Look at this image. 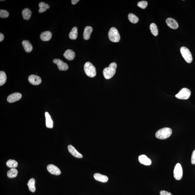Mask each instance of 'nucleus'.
<instances>
[{
  "label": "nucleus",
  "instance_id": "obj_1",
  "mask_svg": "<svg viewBox=\"0 0 195 195\" xmlns=\"http://www.w3.org/2000/svg\"><path fill=\"white\" fill-rule=\"evenodd\" d=\"M117 65L116 63H111L109 66L107 67L103 70V73L104 76L106 79H109L114 76L116 73Z\"/></svg>",
  "mask_w": 195,
  "mask_h": 195
},
{
  "label": "nucleus",
  "instance_id": "obj_2",
  "mask_svg": "<svg viewBox=\"0 0 195 195\" xmlns=\"http://www.w3.org/2000/svg\"><path fill=\"white\" fill-rule=\"evenodd\" d=\"M172 133L171 129L169 128H164L157 132L155 134V136L159 139H166L170 136Z\"/></svg>",
  "mask_w": 195,
  "mask_h": 195
},
{
  "label": "nucleus",
  "instance_id": "obj_3",
  "mask_svg": "<svg viewBox=\"0 0 195 195\" xmlns=\"http://www.w3.org/2000/svg\"><path fill=\"white\" fill-rule=\"evenodd\" d=\"M84 70L86 75L90 78H94L96 75V69L90 62H87L85 64Z\"/></svg>",
  "mask_w": 195,
  "mask_h": 195
},
{
  "label": "nucleus",
  "instance_id": "obj_4",
  "mask_svg": "<svg viewBox=\"0 0 195 195\" xmlns=\"http://www.w3.org/2000/svg\"><path fill=\"white\" fill-rule=\"evenodd\" d=\"M109 40L113 43H118L120 41V36L118 31L115 28L113 27L109 30Z\"/></svg>",
  "mask_w": 195,
  "mask_h": 195
},
{
  "label": "nucleus",
  "instance_id": "obj_5",
  "mask_svg": "<svg viewBox=\"0 0 195 195\" xmlns=\"http://www.w3.org/2000/svg\"><path fill=\"white\" fill-rule=\"evenodd\" d=\"M180 52L182 57L186 62L190 63L193 60L192 55L189 50L185 47H182L180 49Z\"/></svg>",
  "mask_w": 195,
  "mask_h": 195
},
{
  "label": "nucleus",
  "instance_id": "obj_6",
  "mask_svg": "<svg viewBox=\"0 0 195 195\" xmlns=\"http://www.w3.org/2000/svg\"><path fill=\"white\" fill-rule=\"evenodd\" d=\"M191 91L186 88H182L179 93L177 94L175 96L178 99H187L191 95Z\"/></svg>",
  "mask_w": 195,
  "mask_h": 195
},
{
  "label": "nucleus",
  "instance_id": "obj_7",
  "mask_svg": "<svg viewBox=\"0 0 195 195\" xmlns=\"http://www.w3.org/2000/svg\"><path fill=\"white\" fill-rule=\"evenodd\" d=\"M182 169L180 164H176L174 169L173 175L175 179L177 180H180L182 177Z\"/></svg>",
  "mask_w": 195,
  "mask_h": 195
},
{
  "label": "nucleus",
  "instance_id": "obj_8",
  "mask_svg": "<svg viewBox=\"0 0 195 195\" xmlns=\"http://www.w3.org/2000/svg\"><path fill=\"white\" fill-rule=\"evenodd\" d=\"M53 61L54 63L57 64L59 70L60 71H65L68 69V64L64 62L62 60L59 59H54Z\"/></svg>",
  "mask_w": 195,
  "mask_h": 195
},
{
  "label": "nucleus",
  "instance_id": "obj_9",
  "mask_svg": "<svg viewBox=\"0 0 195 195\" xmlns=\"http://www.w3.org/2000/svg\"><path fill=\"white\" fill-rule=\"evenodd\" d=\"M22 97V95L19 92H15L11 94L8 96L7 99V101L9 103H13L19 101Z\"/></svg>",
  "mask_w": 195,
  "mask_h": 195
},
{
  "label": "nucleus",
  "instance_id": "obj_10",
  "mask_svg": "<svg viewBox=\"0 0 195 195\" xmlns=\"http://www.w3.org/2000/svg\"><path fill=\"white\" fill-rule=\"evenodd\" d=\"M28 80L30 84L34 85H40L42 82L40 77L34 75H31L29 77Z\"/></svg>",
  "mask_w": 195,
  "mask_h": 195
},
{
  "label": "nucleus",
  "instance_id": "obj_11",
  "mask_svg": "<svg viewBox=\"0 0 195 195\" xmlns=\"http://www.w3.org/2000/svg\"><path fill=\"white\" fill-rule=\"evenodd\" d=\"M47 169L50 173L53 175H59L61 174V171L60 169L57 167L53 164H50L48 165Z\"/></svg>",
  "mask_w": 195,
  "mask_h": 195
},
{
  "label": "nucleus",
  "instance_id": "obj_12",
  "mask_svg": "<svg viewBox=\"0 0 195 195\" xmlns=\"http://www.w3.org/2000/svg\"><path fill=\"white\" fill-rule=\"evenodd\" d=\"M166 22L167 26L171 28L176 29L179 27V26L177 22L173 18H167L166 20Z\"/></svg>",
  "mask_w": 195,
  "mask_h": 195
},
{
  "label": "nucleus",
  "instance_id": "obj_13",
  "mask_svg": "<svg viewBox=\"0 0 195 195\" xmlns=\"http://www.w3.org/2000/svg\"><path fill=\"white\" fill-rule=\"evenodd\" d=\"M68 148L69 151L72 155L74 157L78 158H81L83 157V156L81 154L78 152L76 148L73 146L69 145L68 146Z\"/></svg>",
  "mask_w": 195,
  "mask_h": 195
},
{
  "label": "nucleus",
  "instance_id": "obj_14",
  "mask_svg": "<svg viewBox=\"0 0 195 195\" xmlns=\"http://www.w3.org/2000/svg\"><path fill=\"white\" fill-rule=\"evenodd\" d=\"M138 160L141 164L146 165H151V159L148 158L146 156L144 155H140L138 157Z\"/></svg>",
  "mask_w": 195,
  "mask_h": 195
},
{
  "label": "nucleus",
  "instance_id": "obj_15",
  "mask_svg": "<svg viewBox=\"0 0 195 195\" xmlns=\"http://www.w3.org/2000/svg\"><path fill=\"white\" fill-rule=\"evenodd\" d=\"M52 34L50 31H45L43 32L40 35V39L43 41H47L51 40Z\"/></svg>",
  "mask_w": 195,
  "mask_h": 195
},
{
  "label": "nucleus",
  "instance_id": "obj_16",
  "mask_svg": "<svg viewBox=\"0 0 195 195\" xmlns=\"http://www.w3.org/2000/svg\"><path fill=\"white\" fill-rule=\"evenodd\" d=\"M94 177L95 180L102 182H107L109 179L107 176L99 173H95L94 175Z\"/></svg>",
  "mask_w": 195,
  "mask_h": 195
},
{
  "label": "nucleus",
  "instance_id": "obj_17",
  "mask_svg": "<svg viewBox=\"0 0 195 195\" xmlns=\"http://www.w3.org/2000/svg\"><path fill=\"white\" fill-rule=\"evenodd\" d=\"M92 31V28L91 26H87L85 28L83 33V37L85 40H89Z\"/></svg>",
  "mask_w": 195,
  "mask_h": 195
},
{
  "label": "nucleus",
  "instance_id": "obj_18",
  "mask_svg": "<svg viewBox=\"0 0 195 195\" xmlns=\"http://www.w3.org/2000/svg\"><path fill=\"white\" fill-rule=\"evenodd\" d=\"M63 55L68 60H72L75 58V54L72 50L68 49L65 52Z\"/></svg>",
  "mask_w": 195,
  "mask_h": 195
},
{
  "label": "nucleus",
  "instance_id": "obj_19",
  "mask_svg": "<svg viewBox=\"0 0 195 195\" xmlns=\"http://www.w3.org/2000/svg\"><path fill=\"white\" fill-rule=\"evenodd\" d=\"M45 115L46 117V127L49 128H52L53 127V122L51 116L47 112H46Z\"/></svg>",
  "mask_w": 195,
  "mask_h": 195
},
{
  "label": "nucleus",
  "instance_id": "obj_20",
  "mask_svg": "<svg viewBox=\"0 0 195 195\" xmlns=\"http://www.w3.org/2000/svg\"><path fill=\"white\" fill-rule=\"evenodd\" d=\"M22 45L26 52L30 53L33 50V46L28 40H23L22 42Z\"/></svg>",
  "mask_w": 195,
  "mask_h": 195
},
{
  "label": "nucleus",
  "instance_id": "obj_21",
  "mask_svg": "<svg viewBox=\"0 0 195 195\" xmlns=\"http://www.w3.org/2000/svg\"><path fill=\"white\" fill-rule=\"evenodd\" d=\"M32 12L28 8H26L22 11V14L24 19L26 20H29L31 16Z\"/></svg>",
  "mask_w": 195,
  "mask_h": 195
},
{
  "label": "nucleus",
  "instance_id": "obj_22",
  "mask_svg": "<svg viewBox=\"0 0 195 195\" xmlns=\"http://www.w3.org/2000/svg\"><path fill=\"white\" fill-rule=\"evenodd\" d=\"M78 28L76 27H74L70 32L69 36L71 40H75L78 37Z\"/></svg>",
  "mask_w": 195,
  "mask_h": 195
},
{
  "label": "nucleus",
  "instance_id": "obj_23",
  "mask_svg": "<svg viewBox=\"0 0 195 195\" xmlns=\"http://www.w3.org/2000/svg\"><path fill=\"white\" fill-rule=\"evenodd\" d=\"M39 7H40V9H39L38 11L40 13H43V12H45L47 9L50 8L49 5L43 2H41L39 3Z\"/></svg>",
  "mask_w": 195,
  "mask_h": 195
},
{
  "label": "nucleus",
  "instance_id": "obj_24",
  "mask_svg": "<svg viewBox=\"0 0 195 195\" xmlns=\"http://www.w3.org/2000/svg\"><path fill=\"white\" fill-rule=\"evenodd\" d=\"M35 180L33 178L29 179L28 183V186L29 191L32 192H34L36 191V188L35 186Z\"/></svg>",
  "mask_w": 195,
  "mask_h": 195
},
{
  "label": "nucleus",
  "instance_id": "obj_25",
  "mask_svg": "<svg viewBox=\"0 0 195 195\" xmlns=\"http://www.w3.org/2000/svg\"><path fill=\"white\" fill-rule=\"evenodd\" d=\"M18 174V171L15 168H11L8 171L7 175L8 177L13 178L16 177Z\"/></svg>",
  "mask_w": 195,
  "mask_h": 195
},
{
  "label": "nucleus",
  "instance_id": "obj_26",
  "mask_svg": "<svg viewBox=\"0 0 195 195\" xmlns=\"http://www.w3.org/2000/svg\"><path fill=\"white\" fill-rule=\"evenodd\" d=\"M150 29L151 33L154 36H157L158 34V30L157 25L155 23L151 24L150 26Z\"/></svg>",
  "mask_w": 195,
  "mask_h": 195
},
{
  "label": "nucleus",
  "instance_id": "obj_27",
  "mask_svg": "<svg viewBox=\"0 0 195 195\" xmlns=\"http://www.w3.org/2000/svg\"><path fill=\"white\" fill-rule=\"evenodd\" d=\"M6 165L8 167L15 168L18 166V163L14 160L9 159L7 161Z\"/></svg>",
  "mask_w": 195,
  "mask_h": 195
},
{
  "label": "nucleus",
  "instance_id": "obj_28",
  "mask_svg": "<svg viewBox=\"0 0 195 195\" xmlns=\"http://www.w3.org/2000/svg\"><path fill=\"white\" fill-rule=\"evenodd\" d=\"M7 76L6 74L3 71L0 72V86H2L6 82Z\"/></svg>",
  "mask_w": 195,
  "mask_h": 195
},
{
  "label": "nucleus",
  "instance_id": "obj_29",
  "mask_svg": "<svg viewBox=\"0 0 195 195\" xmlns=\"http://www.w3.org/2000/svg\"><path fill=\"white\" fill-rule=\"evenodd\" d=\"M128 18L130 22L133 24L137 23L138 22V18L134 14L132 13L129 14Z\"/></svg>",
  "mask_w": 195,
  "mask_h": 195
},
{
  "label": "nucleus",
  "instance_id": "obj_30",
  "mask_svg": "<svg viewBox=\"0 0 195 195\" xmlns=\"http://www.w3.org/2000/svg\"><path fill=\"white\" fill-rule=\"evenodd\" d=\"M9 15V12L5 10L1 9L0 11V17L2 18H8Z\"/></svg>",
  "mask_w": 195,
  "mask_h": 195
},
{
  "label": "nucleus",
  "instance_id": "obj_31",
  "mask_svg": "<svg viewBox=\"0 0 195 195\" xmlns=\"http://www.w3.org/2000/svg\"><path fill=\"white\" fill-rule=\"evenodd\" d=\"M148 2L146 1H142L139 2L137 4L138 6L142 9H145L148 6Z\"/></svg>",
  "mask_w": 195,
  "mask_h": 195
},
{
  "label": "nucleus",
  "instance_id": "obj_32",
  "mask_svg": "<svg viewBox=\"0 0 195 195\" xmlns=\"http://www.w3.org/2000/svg\"><path fill=\"white\" fill-rule=\"evenodd\" d=\"M191 163L192 165H195V150L192 152L191 157Z\"/></svg>",
  "mask_w": 195,
  "mask_h": 195
},
{
  "label": "nucleus",
  "instance_id": "obj_33",
  "mask_svg": "<svg viewBox=\"0 0 195 195\" xmlns=\"http://www.w3.org/2000/svg\"><path fill=\"white\" fill-rule=\"evenodd\" d=\"M160 194L161 195H172L171 193L165 190L161 191Z\"/></svg>",
  "mask_w": 195,
  "mask_h": 195
},
{
  "label": "nucleus",
  "instance_id": "obj_34",
  "mask_svg": "<svg viewBox=\"0 0 195 195\" xmlns=\"http://www.w3.org/2000/svg\"><path fill=\"white\" fill-rule=\"evenodd\" d=\"M4 36L3 34L1 33L0 34V42H1L4 39Z\"/></svg>",
  "mask_w": 195,
  "mask_h": 195
},
{
  "label": "nucleus",
  "instance_id": "obj_35",
  "mask_svg": "<svg viewBox=\"0 0 195 195\" xmlns=\"http://www.w3.org/2000/svg\"><path fill=\"white\" fill-rule=\"evenodd\" d=\"M73 5H75L76 4L78 3V2H79V0H72L71 1Z\"/></svg>",
  "mask_w": 195,
  "mask_h": 195
}]
</instances>
